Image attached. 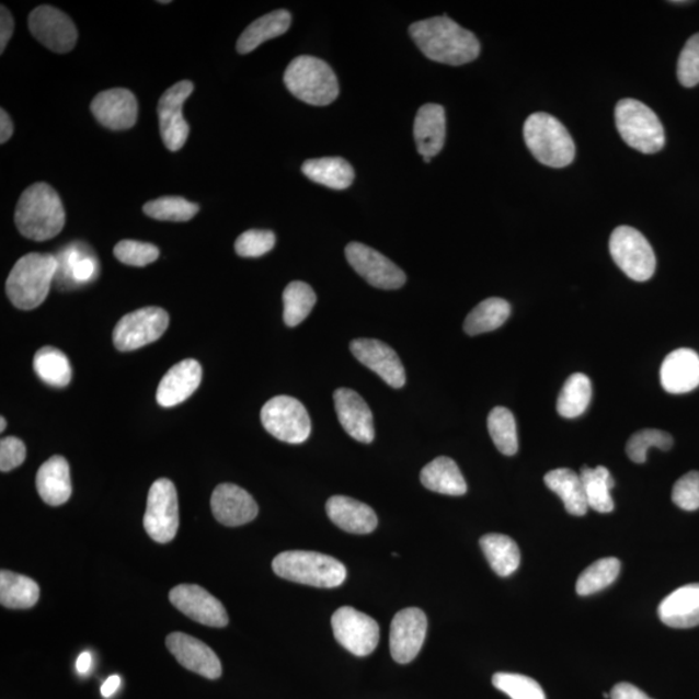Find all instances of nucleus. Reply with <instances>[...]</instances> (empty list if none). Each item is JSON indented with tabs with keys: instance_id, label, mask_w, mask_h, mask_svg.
I'll list each match as a JSON object with an SVG mask.
<instances>
[{
	"instance_id": "f257e3e1",
	"label": "nucleus",
	"mask_w": 699,
	"mask_h": 699,
	"mask_svg": "<svg viewBox=\"0 0 699 699\" xmlns=\"http://www.w3.org/2000/svg\"><path fill=\"white\" fill-rule=\"evenodd\" d=\"M410 34L427 59L447 66L472 62L481 53L475 35L447 16L419 21L410 26Z\"/></svg>"
},
{
	"instance_id": "f03ea898",
	"label": "nucleus",
	"mask_w": 699,
	"mask_h": 699,
	"mask_svg": "<svg viewBox=\"0 0 699 699\" xmlns=\"http://www.w3.org/2000/svg\"><path fill=\"white\" fill-rule=\"evenodd\" d=\"M14 222L23 237L34 241L54 239L66 226V210L57 192L47 183H35L21 195Z\"/></svg>"
},
{
	"instance_id": "7ed1b4c3",
	"label": "nucleus",
	"mask_w": 699,
	"mask_h": 699,
	"mask_svg": "<svg viewBox=\"0 0 699 699\" xmlns=\"http://www.w3.org/2000/svg\"><path fill=\"white\" fill-rule=\"evenodd\" d=\"M59 270L51 254L31 253L16 262L5 283L7 296L14 308L34 310L46 301Z\"/></svg>"
},
{
	"instance_id": "20e7f679",
	"label": "nucleus",
	"mask_w": 699,
	"mask_h": 699,
	"mask_svg": "<svg viewBox=\"0 0 699 699\" xmlns=\"http://www.w3.org/2000/svg\"><path fill=\"white\" fill-rule=\"evenodd\" d=\"M273 570L283 580L319 588L339 587L347 575L344 563L331 555L308 551H288L276 555Z\"/></svg>"
},
{
	"instance_id": "39448f33",
	"label": "nucleus",
	"mask_w": 699,
	"mask_h": 699,
	"mask_svg": "<svg viewBox=\"0 0 699 699\" xmlns=\"http://www.w3.org/2000/svg\"><path fill=\"white\" fill-rule=\"evenodd\" d=\"M284 83L291 95L310 105H330L340 95L336 73L313 56L296 57L285 70Z\"/></svg>"
},
{
	"instance_id": "423d86ee",
	"label": "nucleus",
	"mask_w": 699,
	"mask_h": 699,
	"mask_svg": "<svg viewBox=\"0 0 699 699\" xmlns=\"http://www.w3.org/2000/svg\"><path fill=\"white\" fill-rule=\"evenodd\" d=\"M524 135L527 148L546 167L566 168L575 159L573 138L566 127L551 114H531L526 119Z\"/></svg>"
},
{
	"instance_id": "0eeeda50",
	"label": "nucleus",
	"mask_w": 699,
	"mask_h": 699,
	"mask_svg": "<svg viewBox=\"0 0 699 699\" xmlns=\"http://www.w3.org/2000/svg\"><path fill=\"white\" fill-rule=\"evenodd\" d=\"M616 124L620 137L641 153H657L665 147V130L657 114L639 100H620Z\"/></svg>"
},
{
	"instance_id": "6e6552de",
	"label": "nucleus",
	"mask_w": 699,
	"mask_h": 699,
	"mask_svg": "<svg viewBox=\"0 0 699 699\" xmlns=\"http://www.w3.org/2000/svg\"><path fill=\"white\" fill-rule=\"evenodd\" d=\"M609 251L612 261L634 282L652 279L657 266L653 248L644 234L629 226H620L611 233Z\"/></svg>"
},
{
	"instance_id": "1a4fd4ad",
	"label": "nucleus",
	"mask_w": 699,
	"mask_h": 699,
	"mask_svg": "<svg viewBox=\"0 0 699 699\" xmlns=\"http://www.w3.org/2000/svg\"><path fill=\"white\" fill-rule=\"evenodd\" d=\"M263 427L276 439L301 445L311 434V420L306 406L296 398L280 396L270 399L261 411Z\"/></svg>"
},
{
	"instance_id": "9d476101",
	"label": "nucleus",
	"mask_w": 699,
	"mask_h": 699,
	"mask_svg": "<svg viewBox=\"0 0 699 699\" xmlns=\"http://www.w3.org/2000/svg\"><path fill=\"white\" fill-rule=\"evenodd\" d=\"M145 529L157 543H169L180 529V504L174 483L167 478L157 480L149 490Z\"/></svg>"
},
{
	"instance_id": "9b49d317",
	"label": "nucleus",
	"mask_w": 699,
	"mask_h": 699,
	"mask_svg": "<svg viewBox=\"0 0 699 699\" xmlns=\"http://www.w3.org/2000/svg\"><path fill=\"white\" fill-rule=\"evenodd\" d=\"M170 323L161 308H145L127 313L113 331V344L119 352H134L161 339Z\"/></svg>"
},
{
	"instance_id": "f8f14e48",
	"label": "nucleus",
	"mask_w": 699,
	"mask_h": 699,
	"mask_svg": "<svg viewBox=\"0 0 699 699\" xmlns=\"http://www.w3.org/2000/svg\"><path fill=\"white\" fill-rule=\"evenodd\" d=\"M332 629L339 644L358 657L373 654L380 641V627L376 620L350 606L334 612Z\"/></svg>"
},
{
	"instance_id": "ddd939ff",
	"label": "nucleus",
	"mask_w": 699,
	"mask_h": 699,
	"mask_svg": "<svg viewBox=\"0 0 699 699\" xmlns=\"http://www.w3.org/2000/svg\"><path fill=\"white\" fill-rule=\"evenodd\" d=\"M345 254L356 273L375 288L396 290L405 284L406 277L403 270L374 248L364 245L362 242H350Z\"/></svg>"
},
{
	"instance_id": "4468645a",
	"label": "nucleus",
	"mask_w": 699,
	"mask_h": 699,
	"mask_svg": "<svg viewBox=\"0 0 699 699\" xmlns=\"http://www.w3.org/2000/svg\"><path fill=\"white\" fill-rule=\"evenodd\" d=\"M194 90L190 81L177 82L163 92L157 106L161 138L171 152L181 151L188 139L190 125L183 117V105Z\"/></svg>"
},
{
	"instance_id": "2eb2a0df",
	"label": "nucleus",
	"mask_w": 699,
	"mask_h": 699,
	"mask_svg": "<svg viewBox=\"0 0 699 699\" xmlns=\"http://www.w3.org/2000/svg\"><path fill=\"white\" fill-rule=\"evenodd\" d=\"M28 28L34 38L57 54H67L75 48L78 32L68 14L51 5H41L28 16Z\"/></svg>"
},
{
	"instance_id": "dca6fc26",
	"label": "nucleus",
	"mask_w": 699,
	"mask_h": 699,
	"mask_svg": "<svg viewBox=\"0 0 699 699\" xmlns=\"http://www.w3.org/2000/svg\"><path fill=\"white\" fill-rule=\"evenodd\" d=\"M427 631L425 612L406 608L398 612L390 627V652L401 665L415 660L424 645Z\"/></svg>"
},
{
	"instance_id": "f3484780",
	"label": "nucleus",
	"mask_w": 699,
	"mask_h": 699,
	"mask_svg": "<svg viewBox=\"0 0 699 699\" xmlns=\"http://www.w3.org/2000/svg\"><path fill=\"white\" fill-rule=\"evenodd\" d=\"M170 603L175 608L204 626L224 629L228 624V616L222 603L203 587L195 584H182L170 591Z\"/></svg>"
},
{
	"instance_id": "a211bd4d",
	"label": "nucleus",
	"mask_w": 699,
	"mask_h": 699,
	"mask_svg": "<svg viewBox=\"0 0 699 699\" xmlns=\"http://www.w3.org/2000/svg\"><path fill=\"white\" fill-rule=\"evenodd\" d=\"M353 355L364 366L374 370L389 387L402 389L405 385V370L401 358L389 345L374 339H358L350 345Z\"/></svg>"
},
{
	"instance_id": "6ab92c4d",
	"label": "nucleus",
	"mask_w": 699,
	"mask_h": 699,
	"mask_svg": "<svg viewBox=\"0 0 699 699\" xmlns=\"http://www.w3.org/2000/svg\"><path fill=\"white\" fill-rule=\"evenodd\" d=\"M169 652L184 668L206 679L216 680L222 675L218 655L208 645L182 632L170 633L167 639Z\"/></svg>"
},
{
	"instance_id": "aec40b11",
	"label": "nucleus",
	"mask_w": 699,
	"mask_h": 699,
	"mask_svg": "<svg viewBox=\"0 0 699 699\" xmlns=\"http://www.w3.org/2000/svg\"><path fill=\"white\" fill-rule=\"evenodd\" d=\"M138 100L131 91L112 89L92 100L91 112L98 123L111 130H127L137 124Z\"/></svg>"
},
{
	"instance_id": "412c9836",
	"label": "nucleus",
	"mask_w": 699,
	"mask_h": 699,
	"mask_svg": "<svg viewBox=\"0 0 699 699\" xmlns=\"http://www.w3.org/2000/svg\"><path fill=\"white\" fill-rule=\"evenodd\" d=\"M334 406L342 427L360 444H373L375 439L374 415L369 405L352 389L334 391Z\"/></svg>"
},
{
	"instance_id": "4be33fe9",
	"label": "nucleus",
	"mask_w": 699,
	"mask_h": 699,
	"mask_svg": "<svg viewBox=\"0 0 699 699\" xmlns=\"http://www.w3.org/2000/svg\"><path fill=\"white\" fill-rule=\"evenodd\" d=\"M211 512L218 523L238 527L259 516V505L248 491L232 483H222L211 495Z\"/></svg>"
},
{
	"instance_id": "5701e85b",
	"label": "nucleus",
	"mask_w": 699,
	"mask_h": 699,
	"mask_svg": "<svg viewBox=\"0 0 699 699\" xmlns=\"http://www.w3.org/2000/svg\"><path fill=\"white\" fill-rule=\"evenodd\" d=\"M203 380V368L195 359H185L169 369L157 389V402L165 409L181 404L194 394Z\"/></svg>"
},
{
	"instance_id": "b1692460",
	"label": "nucleus",
	"mask_w": 699,
	"mask_h": 699,
	"mask_svg": "<svg viewBox=\"0 0 699 699\" xmlns=\"http://www.w3.org/2000/svg\"><path fill=\"white\" fill-rule=\"evenodd\" d=\"M661 383L669 394H686L699 387V355L691 348H677L661 366Z\"/></svg>"
},
{
	"instance_id": "393cba45",
	"label": "nucleus",
	"mask_w": 699,
	"mask_h": 699,
	"mask_svg": "<svg viewBox=\"0 0 699 699\" xmlns=\"http://www.w3.org/2000/svg\"><path fill=\"white\" fill-rule=\"evenodd\" d=\"M326 515L340 529L366 535L376 530L378 519L370 506L347 496H332L326 502Z\"/></svg>"
},
{
	"instance_id": "a878e982",
	"label": "nucleus",
	"mask_w": 699,
	"mask_h": 699,
	"mask_svg": "<svg viewBox=\"0 0 699 699\" xmlns=\"http://www.w3.org/2000/svg\"><path fill=\"white\" fill-rule=\"evenodd\" d=\"M417 152L423 157L437 156L445 147L446 140V113L438 104H425L421 106L413 125Z\"/></svg>"
},
{
	"instance_id": "bb28decb",
	"label": "nucleus",
	"mask_w": 699,
	"mask_h": 699,
	"mask_svg": "<svg viewBox=\"0 0 699 699\" xmlns=\"http://www.w3.org/2000/svg\"><path fill=\"white\" fill-rule=\"evenodd\" d=\"M658 616L673 629L699 626V583L677 588L660 604Z\"/></svg>"
},
{
	"instance_id": "cd10ccee",
	"label": "nucleus",
	"mask_w": 699,
	"mask_h": 699,
	"mask_svg": "<svg viewBox=\"0 0 699 699\" xmlns=\"http://www.w3.org/2000/svg\"><path fill=\"white\" fill-rule=\"evenodd\" d=\"M35 483L43 502L51 506L66 504L71 496L68 461L62 456H53L39 468Z\"/></svg>"
},
{
	"instance_id": "c85d7f7f",
	"label": "nucleus",
	"mask_w": 699,
	"mask_h": 699,
	"mask_svg": "<svg viewBox=\"0 0 699 699\" xmlns=\"http://www.w3.org/2000/svg\"><path fill=\"white\" fill-rule=\"evenodd\" d=\"M420 481L427 490L442 495L461 496L468 491L467 482L452 459L440 456L421 470Z\"/></svg>"
},
{
	"instance_id": "c756f323",
	"label": "nucleus",
	"mask_w": 699,
	"mask_h": 699,
	"mask_svg": "<svg viewBox=\"0 0 699 699\" xmlns=\"http://www.w3.org/2000/svg\"><path fill=\"white\" fill-rule=\"evenodd\" d=\"M545 482L549 490L561 497L570 515L576 517L586 515L589 506L581 474L568 468L554 469L546 474Z\"/></svg>"
},
{
	"instance_id": "7c9ffc66",
	"label": "nucleus",
	"mask_w": 699,
	"mask_h": 699,
	"mask_svg": "<svg viewBox=\"0 0 699 699\" xmlns=\"http://www.w3.org/2000/svg\"><path fill=\"white\" fill-rule=\"evenodd\" d=\"M291 14L287 10H277L265 14L249 25L238 41V53L247 55L259 48L263 42L280 37L289 31Z\"/></svg>"
},
{
	"instance_id": "2f4dec72",
	"label": "nucleus",
	"mask_w": 699,
	"mask_h": 699,
	"mask_svg": "<svg viewBox=\"0 0 699 699\" xmlns=\"http://www.w3.org/2000/svg\"><path fill=\"white\" fill-rule=\"evenodd\" d=\"M302 173L313 183L323 184L325 187L336 191L347 190L355 177L353 167L341 157H324V159L306 161L302 165Z\"/></svg>"
},
{
	"instance_id": "473e14b6",
	"label": "nucleus",
	"mask_w": 699,
	"mask_h": 699,
	"mask_svg": "<svg viewBox=\"0 0 699 699\" xmlns=\"http://www.w3.org/2000/svg\"><path fill=\"white\" fill-rule=\"evenodd\" d=\"M480 545L491 569L499 576L506 577L516 572L520 553L515 540L506 535L489 534L481 538Z\"/></svg>"
},
{
	"instance_id": "72a5a7b5",
	"label": "nucleus",
	"mask_w": 699,
	"mask_h": 699,
	"mask_svg": "<svg viewBox=\"0 0 699 699\" xmlns=\"http://www.w3.org/2000/svg\"><path fill=\"white\" fill-rule=\"evenodd\" d=\"M39 600V586L31 577L2 570L0 603L9 609H31Z\"/></svg>"
},
{
	"instance_id": "f704fd0d",
	"label": "nucleus",
	"mask_w": 699,
	"mask_h": 699,
	"mask_svg": "<svg viewBox=\"0 0 699 699\" xmlns=\"http://www.w3.org/2000/svg\"><path fill=\"white\" fill-rule=\"evenodd\" d=\"M511 305L503 298L492 297L484 299L469 312L463 323V331L469 336L496 331L511 317Z\"/></svg>"
},
{
	"instance_id": "c9c22d12",
	"label": "nucleus",
	"mask_w": 699,
	"mask_h": 699,
	"mask_svg": "<svg viewBox=\"0 0 699 699\" xmlns=\"http://www.w3.org/2000/svg\"><path fill=\"white\" fill-rule=\"evenodd\" d=\"M581 477L589 508L598 513L615 511L610 492L616 486V481L609 470L605 467H583Z\"/></svg>"
},
{
	"instance_id": "e433bc0d",
	"label": "nucleus",
	"mask_w": 699,
	"mask_h": 699,
	"mask_svg": "<svg viewBox=\"0 0 699 699\" xmlns=\"http://www.w3.org/2000/svg\"><path fill=\"white\" fill-rule=\"evenodd\" d=\"M34 370L43 382L56 389L67 388L71 380L68 356L55 347H42L34 356Z\"/></svg>"
},
{
	"instance_id": "4c0bfd02",
	"label": "nucleus",
	"mask_w": 699,
	"mask_h": 699,
	"mask_svg": "<svg viewBox=\"0 0 699 699\" xmlns=\"http://www.w3.org/2000/svg\"><path fill=\"white\" fill-rule=\"evenodd\" d=\"M592 398L589 377L583 374L570 376L558 399V412L565 419H576L587 411Z\"/></svg>"
},
{
	"instance_id": "58836bf2",
	"label": "nucleus",
	"mask_w": 699,
	"mask_h": 699,
	"mask_svg": "<svg viewBox=\"0 0 699 699\" xmlns=\"http://www.w3.org/2000/svg\"><path fill=\"white\" fill-rule=\"evenodd\" d=\"M284 322L290 328L297 326L310 316L318 297L309 284L294 282L283 294Z\"/></svg>"
},
{
	"instance_id": "ea45409f",
	"label": "nucleus",
	"mask_w": 699,
	"mask_h": 699,
	"mask_svg": "<svg viewBox=\"0 0 699 699\" xmlns=\"http://www.w3.org/2000/svg\"><path fill=\"white\" fill-rule=\"evenodd\" d=\"M489 433L494 445L505 456L516 455L518 451V435L516 419L505 406H495L488 419Z\"/></svg>"
},
{
	"instance_id": "a19ab883",
	"label": "nucleus",
	"mask_w": 699,
	"mask_h": 699,
	"mask_svg": "<svg viewBox=\"0 0 699 699\" xmlns=\"http://www.w3.org/2000/svg\"><path fill=\"white\" fill-rule=\"evenodd\" d=\"M620 573V562L616 558H606L592 563L577 577L576 592L581 596L597 594L615 583Z\"/></svg>"
},
{
	"instance_id": "79ce46f5",
	"label": "nucleus",
	"mask_w": 699,
	"mask_h": 699,
	"mask_svg": "<svg viewBox=\"0 0 699 699\" xmlns=\"http://www.w3.org/2000/svg\"><path fill=\"white\" fill-rule=\"evenodd\" d=\"M198 210L197 204L176 196L160 197L142 206L146 216L165 222H188Z\"/></svg>"
},
{
	"instance_id": "37998d69",
	"label": "nucleus",
	"mask_w": 699,
	"mask_h": 699,
	"mask_svg": "<svg viewBox=\"0 0 699 699\" xmlns=\"http://www.w3.org/2000/svg\"><path fill=\"white\" fill-rule=\"evenodd\" d=\"M492 684L511 699H546L543 688L529 676L499 673Z\"/></svg>"
},
{
	"instance_id": "c03bdc74",
	"label": "nucleus",
	"mask_w": 699,
	"mask_h": 699,
	"mask_svg": "<svg viewBox=\"0 0 699 699\" xmlns=\"http://www.w3.org/2000/svg\"><path fill=\"white\" fill-rule=\"evenodd\" d=\"M674 446V438L667 432L658 429H644L634 433L627 442L626 451L629 458L637 463L646 461L648 449L657 447L668 451Z\"/></svg>"
},
{
	"instance_id": "a18cd8bd",
	"label": "nucleus",
	"mask_w": 699,
	"mask_h": 699,
	"mask_svg": "<svg viewBox=\"0 0 699 699\" xmlns=\"http://www.w3.org/2000/svg\"><path fill=\"white\" fill-rule=\"evenodd\" d=\"M114 255L124 265L146 267L159 260L160 249L148 242L124 240L114 247Z\"/></svg>"
},
{
	"instance_id": "49530a36",
	"label": "nucleus",
	"mask_w": 699,
	"mask_h": 699,
	"mask_svg": "<svg viewBox=\"0 0 699 699\" xmlns=\"http://www.w3.org/2000/svg\"><path fill=\"white\" fill-rule=\"evenodd\" d=\"M276 237L268 230H249L241 233L234 244V251L244 259H259L273 251Z\"/></svg>"
},
{
	"instance_id": "de8ad7c7",
	"label": "nucleus",
	"mask_w": 699,
	"mask_h": 699,
	"mask_svg": "<svg viewBox=\"0 0 699 699\" xmlns=\"http://www.w3.org/2000/svg\"><path fill=\"white\" fill-rule=\"evenodd\" d=\"M677 78L684 88H695L699 83V33L690 37L683 48L677 62Z\"/></svg>"
},
{
	"instance_id": "09e8293b",
	"label": "nucleus",
	"mask_w": 699,
	"mask_h": 699,
	"mask_svg": "<svg viewBox=\"0 0 699 699\" xmlns=\"http://www.w3.org/2000/svg\"><path fill=\"white\" fill-rule=\"evenodd\" d=\"M673 502L684 511L699 509V472H689L675 483Z\"/></svg>"
},
{
	"instance_id": "8fccbe9b",
	"label": "nucleus",
	"mask_w": 699,
	"mask_h": 699,
	"mask_svg": "<svg viewBox=\"0 0 699 699\" xmlns=\"http://www.w3.org/2000/svg\"><path fill=\"white\" fill-rule=\"evenodd\" d=\"M26 459L24 442L16 437H5L0 442V470L3 473L16 469Z\"/></svg>"
},
{
	"instance_id": "3c124183",
	"label": "nucleus",
	"mask_w": 699,
	"mask_h": 699,
	"mask_svg": "<svg viewBox=\"0 0 699 699\" xmlns=\"http://www.w3.org/2000/svg\"><path fill=\"white\" fill-rule=\"evenodd\" d=\"M67 265L70 268V277L77 283H88L96 274V262L90 256H82L80 252H69Z\"/></svg>"
},
{
	"instance_id": "603ef678",
	"label": "nucleus",
	"mask_w": 699,
	"mask_h": 699,
	"mask_svg": "<svg viewBox=\"0 0 699 699\" xmlns=\"http://www.w3.org/2000/svg\"><path fill=\"white\" fill-rule=\"evenodd\" d=\"M0 13H2V18H0V54H3L7 45H9V42L12 38L14 21L12 19V14L4 5L0 9Z\"/></svg>"
},
{
	"instance_id": "864d4df0",
	"label": "nucleus",
	"mask_w": 699,
	"mask_h": 699,
	"mask_svg": "<svg viewBox=\"0 0 699 699\" xmlns=\"http://www.w3.org/2000/svg\"><path fill=\"white\" fill-rule=\"evenodd\" d=\"M610 699H653L648 697L643 690L632 686L630 683H619L612 688Z\"/></svg>"
},
{
	"instance_id": "5fc2aeb1",
	"label": "nucleus",
	"mask_w": 699,
	"mask_h": 699,
	"mask_svg": "<svg viewBox=\"0 0 699 699\" xmlns=\"http://www.w3.org/2000/svg\"><path fill=\"white\" fill-rule=\"evenodd\" d=\"M13 135V124L4 110L0 111V142L4 145V142L9 141Z\"/></svg>"
},
{
	"instance_id": "6e6d98bb",
	"label": "nucleus",
	"mask_w": 699,
	"mask_h": 699,
	"mask_svg": "<svg viewBox=\"0 0 699 699\" xmlns=\"http://www.w3.org/2000/svg\"><path fill=\"white\" fill-rule=\"evenodd\" d=\"M121 687V677L118 675H112L102 686V696L104 698H111L116 694Z\"/></svg>"
},
{
	"instance_id": "4d7b16f0",
	"label": "nucleus",
	"mask_w": 699,
	"mask_h": 699,
	"mask_svg": "<svg viewBox=\"0 0 699 699\" xmlns=\"http://www.w3.org/2000/svg\"><path fill=\"white\" fill-rule=\"evenodd\" d=\"M92 666V655L90 652H83L77 660V672L81 675L88 674Z\"/></svg>"
},
{
	"instance_id": "13d9d810",
	"label": "nucleus",
	"mask_w": 699,
	"mask_h": 699,
	"mask_svg": "<svg viewBox=\"0 0 699 699\" xmlns=\"http://www.w3.org/2000/svg\"><path fill=\"white\" fill-rule=\"evenodd\" d=\"M7 426V421L4 417L0 419V432H4Z\"/></svg>"
},
{
	"instance_id": "bf43d9fd",
	"label": "nucleus",
	"mask_w": 699,
	"mask_h": 699,
	"mask_svg": "<svg viewBox=\"0 0 699 699\" xmlns=\"http://www.w3.org/2000/svg\"><path fill=\"white\" fill-rule=\"evenodd\" d=\"M431 161H432L431 157H424V162L425 163H431Z\"/></svg>"
},
{
	"instance_id": "052dcab7",
	"label": "nucleus",
	"mask_w": 699,
	"mask_h": 699,
	"mask_svg": "<svg viewBox=\"0 0 699 699\" xmlns=\"http://www.w3.org/2000/svg\"><path fill=\"white\" fill-rule=\"evenodd\" d=\"M604 698H605V699H609V698H610V695H608V694H604Z\"/></svg>"
}]
</instances>
